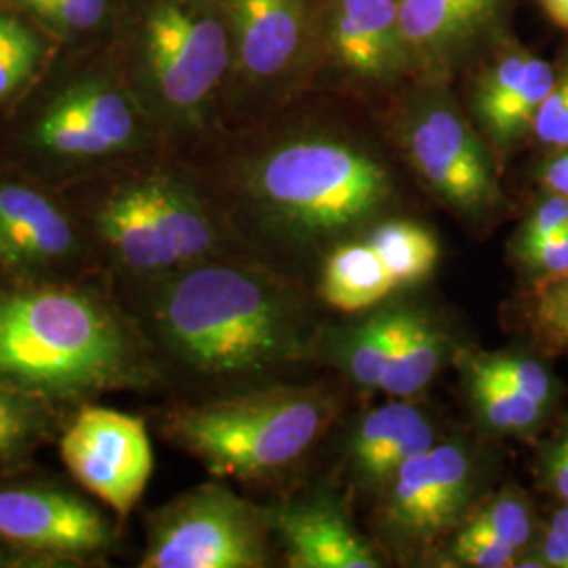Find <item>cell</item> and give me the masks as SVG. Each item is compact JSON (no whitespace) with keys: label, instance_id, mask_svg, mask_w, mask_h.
<instances>
[{"label":"cell","instance_id":"6da1fadb","mask_svg":"<svg viewBox=\"0 0 568 568\" xmlns=\"http://www.w3.org/2000/svg\"><path fill=\"white\" fill-rule=\"evenodd\" d=\"M190 161L244 244L356 236L400 201L386 150L344 122L302 116V100L270 121L225 133Z\"/></svg>","mask_w":568,"mask_h":568},{"label":"cell","instance_id":"7a4b0ae2","mask_svg":"<svg viewBox=\"0 0 568 568\" xmlns=\"http://www.w3.org/2000/svg\"><path fill=\"white\" fill-rule=\"evenodd\" d=\"M161 373L196 400L272 384L307 361L316 335L302 295L253 253L192 265L116 295Z\"/></svg>","mask_w":568,"mask_h":568},{"label":"cell","instance_id":"3957f363","mask_svg":"<svg viewBox=\"0 0 568 568\" xmlns=\"http://www.w3.org/2000/svg\"><path fill=\"white\" fill-rule=\"evenodd\" d=\"M0 386L58 405L163 392L142 331L102 276L0 281Z\"/></svg>","mask_w":568,"mask_h":568},{"label":"cell","instance_id":"277c9868","mask_svg":"<svg viewBox=\"0 0 568 568\" xmlns=\"http://www.w3.org/2000/svg\"><path fill=\"white\" fill-rule=\"evenodd\" d=\"M116 295L251 253L194 161L159 148L60 190Z\"/></svg>","mask_w":568,"mask_h":568},{"label":"cell","instance_id":"5b68a950","mask_svg":"<svg viewBox=\"0 0 568 568\" xmlns=\"http://www.w3.org/2000/svg\"><path fill=\"white\" fill-rule=\"evenodd\" d=\"M164 148L110 47L61 49L0 112V169L63 190L112 164Z\"/></svg>","mask_w":568,"mask_h":568},{"label":"cell","instance_id":"8992f818","mask_svg":"<svg viewBox=\"0 0 568 568\" xmlns=\"http://www.w3.org/2000/svg\"><path fill=\"white\" fill-rule=\"evenodd\" d=\"M112 51L164 148L196 159L224 135L225 0H124Z\"/></svg>","mask_w":568,"mask_h":568},{"label":"cell","instance_id":"52a82bcc","mask_svg":"<svg viewBox=\"0 0 568 568\" xmlns=\"http://www.w3.org/2000/svg\"><path fill=\"white\" fill-rule=\"evenodd\" d=\"M333 413L321 387L264 384L173 403L156 429L213 478L260 485L295 466L325 434Z\"/></svg>","mask_w":568,"mask_h":568},{"label":"cell","instance_id":"ba28073f","mask_svg":"<svg viewBox=\"0 0 568 568\" xmlns=\"http://www.w3.org/2000/svg\"><path fill=\"white\" fill-rule=\"evenodd\" d=\"M384 135L427 194L467 224L508 211L499 159L469 119L455 81L413 77L382 112Z\"/></svg>","mask_w":568,"mask_h":568},{"label":"cell","instance_id":"9c48e42d","mask_svg":"<svg viewBox=\"0 0 568 568\" xmlns=\"http://www.w3.org/2000/svg\"><path fill=\"white\" fill-rule=\"evenodd\" d=\"M232 60L225 133L270 121L316 91L325 0H225Z\"/></svg>","mask_w":568,"mask_h":568},{"label":"cell","instance_id":"30bf717a","mask_svg":"<svg viewBox=\"0 0 568 568\" xmlns=\"http://www.w3.org/2000/svg\"><path fill=\"white\" fill-rule=\"evenodd\" d=\"M121 525L77 483L34 466L0 471V568L103 567Z\"/></svg>","mask_w":568,"mask_h":568},{"label":"cell","instance_id":"8fae6325","mask_svg":"<svg viewBox=\"0 0 568 568\" xmlns=\"http://www.w3.org/2000/svg\"><path fill=\"white\" fill-rule=\"evenodd\" d=\"M140 568H264L272 565L274 509L220 478L145 514Z\"/></svg>","mask_w":568,"mask_h":568},{"label":"cell","instance_id":"7c38bea8","mask_svg":"<svg viewBox=\"0 0 568 568\" xmlns=\"http://www.w3.org/2000/svg\"><path fill=\"white\" fill-rule=\"evenodd\" d=\"M413 79L398 0H325L314 93L384 112Z\"/></svg>","mask_w":568,"mask_h":568},{"label":"cell","instance_id":"4fadbf2b","mask_svg":"<svg viewBox=\"0 0 568 568\" xmlns=\"http://www.w3.org/2000/svg\"><path fill=\"white\" fill-rule=\"evenodd\" d=\"M95 276V251L60 190L0 169V281Z\"/></svg>","mask_w":568,"mask_h":568},{"label":"cell","instance_id":"5bb4252c","mask_svg":"<svg viewBox=\"0 0 568 568\" xmlns=\"http://www.w3.org/2000/svg\"><path fill=\"white\" fill-rule=\"evenodd\" d=\"M58 450L70 480L121 523L140 506L154 471L143 417L84 403L63 427Z\"/></svg>","mask_w":568,"mask_h":568},{"label":"cell","instance_id":"9a60e30c","mask_svg":"<svg viewBox=\"0 0 568 568\" xmlns=\"http://www.w3.org/2000/svg\"><path fill=\"white\" fill-rule=\"evenodd\" d=\"M478 480V462L462 440L436 443L398 467L384 487V532L400 548L438 541L466 516Z\"/></svg>","mask_w":568,"mask_h":568},{"label":"cell","instance_id":"2e32d148","mask_svg":"<svg viewBox=\"0 0 568 568\" xmlns=\"http://www.w3.org/2000/svg\"><path fill=\"white\" fill-rule=\"evenodd\" d=\"M413 77L457 82L514 37L516 0H398Z\"/></svg>","mask_w":568,"mask_h":568},{"label":"cell","instance_id":"e0dca14e","mask_svg":"<svg viewBox=\"0 0 568 568\" xmlns=\"http://www.w3.org/2000/svg\"><path fill=\"white\" fill-rule=\"evenodd\" d=\"M556 79V63L511 39L478 61L466 77L467 114L499 163L520 150Z\"/></svg>","mask_w":568,"mask_h":568},{"label":"cell","instance_id":"ac0fdd59","mask_svg":"<svg viewBox=\"0 0 568 568\" xmlns=\"http://www.w3.org/2000/svg\"><path fill=\"white\" fill-rule=\"evenodd\" d=\"M274 532L293 568H379L382 560L344 511L326 501L274 509Z\"/></svg>","mask_w":568,"mask_h":568},{"label":"cell","instance_id":"d6986e66","mask_svg":"<svg viewBox=\"0 0 568 568\" xmlns=\"http://www.w3.org/2000/svg\"><path fill=\"white\" fill-rule=\"evenodd\" d=\"M436 445L426 413L405 398L368 410L354 429L347 459L356 483L384 488L398 467Z\"/></svg>","mask_w":568,"mask_h":568},{"label":"cell","instance_id":"ffe728a7","mask_svg":"<svg viewBox=\"0 0 568 568\" xmlns=\"http://www.w3.org/2000/svg\"><path fill=\"white\" fill-rule=\"evenodd\" d=\"M77 408L0 386V471L34 466L42 448L58 445Z\"/></svg>","mask_w":568,"mask_h":568},{"label":"cell","instance_id":"44dd1931","mask_svg":"<svg viewBox=\"0 0 568 568\" xmlns=\"http://www.w3.org/2000/svg\"><path fill=\"white\" fill-rule=\"evenodd\" d=\"M447 358V337L438 323L415 305H400L398 337L382 389L392 398L422 394Z\"/></svg>","mask_w":568,"mask_h":568},{"label":"cell","instance_id":"7402d4cb","mask_svg":"<svg viewBox=\"0 0 568 568\" xmlns=\"http://www.w3.org/2000/svg\"><path fill=\"white\" fill-rule=\"evenodd\" d=\"M398 291L386 265L365 239L335 244L323 265L321 295L339 312L375 307Z\"/></svg>","mask_w":568,"mask_h":568},{"label":"cell","instance_id":"603a6c76","mask_svg":"<svg viewBox=\"0 0 568 568\" xmlns=\"http://www.w3.org/2000/svg\"><path fill=\"white\" fill-rule=\"evenodd\" d=\"M60 51V42L30 16L0 4V112L20 100Z\"/></svg>","mask_w":568,"mask_h":568},{"label":"cell","instance_id":"cb8c5ba5","mask_svg":"<svg viewBox=\"0 0 568 568\" xmlns=\"http://www.w3.org/2000/svg\"><path fill=\"white\" fill-rule=\"evenodd\" d=\"M49 32L61 49L110 47L124 0H9Z\"/></svg>","mask_w":568,"mask_h":568},{"label":"cell","instance_id":"d4e9b609","mask_svg":"<svg viewBox=\"0 0 568 568\" xmlns=\"http://www.w3.org/2000/svg\"><path fill=\"white\" fill-rule=\"evenodd\" d=\"M361 236L379 255L398 288L424 283L440 260L436 236L415 220L387 215L368 225Z\"/></svg>","mask_w":568,"mask_h":568},{"label":"cell","instance_id":"484cf974","mask_svg":"<svg viewBox=\"0 0 568 568\" xmlns=\"http://www.w3.org/2000/svg\"><path fill=\"white\" fill-rule=\"evenodd\" d=\"M459 363L471 408L488 432L501 436H530L546 424L551 408L535 403L506 382L471 365L464 356H459Z\"/></svg>","mask_w":568,"mask_h":568},{"label":"cell","instance_id":"4316f807","mask_svg":"<svg viewBox=\"0 0 568 568\" xmlns=\"http://www.w3.org/2000/svg\"><path fill=\"white\" fill-rule=\"evenodd\" d=\"M398 321L400 305H392L371 314L363 325L349 328L339 339V365L356 386L382 389L398 337Z\"/></svg>","mask_w":568,"mask_h":568},{"label":"cell","instance_id":"83f0119b","mask_svg":"<svg viewBox=\"0 0 568 568\" xmlns=\"http://www.w3.org/2000/svg\"><path fill=\"white\" fill-rule=\"evenodd\" d=\"M471 365L506 382L508 386L523 392L539 405L554 408L558 398V382L549 366L523 349H499V352H462Z\"/></svg>","mask_w":568,"mask_h":568},{"label":"cell","instance_id":"f1b7e54d","mask_svg":"<svg viewBox=\"0 0 568 568\" xmlns=\"http://www.w3.org/2000/svg\"><path fill=\"white\" fill-rule=\"evenodd\" d=\"M467 527L488 532L490 537L508 544L518 549L523 556L532 546L537 523L532 506L518 488H504L499 495H495L485 508L480 509Z\"/></svg>","mask_w":568,"mask_h":568},{"label":"cell","instance_id":"f546056e","mask_svg":"<svg viewBox=\"0 0 568 568\" xmlns=\"http://www.w3.org/2000/svg\"><path fill=\"white\" fill-rule=\"evenodd\" d=\"M532 337L551 352H568V276L535 284L525 304Z\"/></svg>","mask_w":568,"mask_h":568},{"label":"cell","instance_id":"4dcf8cb0","mask_svg":"<svg viewBox=\"0 0 568 568\" xmlns=\"http://www.w3.org/2000/svg\"><path fill=\"white\" fill-rule=\"evenodd\" d=\"M554 63L556 79L537 112L530 135V142L546 152H558L568 145V47Z\"/></svg>","mask_w":568,"mask_h":568},{"label":"cell","instance_id":"1f68e13d","mask_svg":"<svg viewBox=\"0 0 568 568\" xmlns=\"http://www.w3.org/2000/svg\"><path fill=\"white\" fill-rule=\"evenodd\" d=\"M511 257L532 283L568 276V232L544 239H514Z\"/></svg>","mask_w":568,"mask_h":568},{"label":"cell","instance_id":"d6a6232c","mask_svg":"<svg viewBox=\"0 0 568 568\" xmlns=\"http://www.w3.org/2000/svg\"><path fill=\"white\" fill-rule=\"evenodd\" d=\"M455 565L474 568L518 567L523 554L508 544L490 537L488 532L467 527L455 537L450 546Z\"/></svg>","mask_w":568,"mask_h":568},{"label":"cell","instance_id":"836d02e7","mask_svg":"<svg viewBox=\"0 0 568 568\" xmlns=\"http://www.w3.org/2000/svg\"><path fill=\"white\" fill-rule=\"evenodd\" d=\"M568 232V199L562 194H554L541 190L539 199L532 203L530 211L516 232L514 239H544L551 234H562Z\"/></svg>","mask_w":568,"mask_h":568},{"label":"cell","instance_id":"e575fe53","mask_svg":"<svg viewBox=\"0 0 568 568\" xmlns=\"http://www.w3.org/2000/svg\"><path fill=\"white\" fill-rule=\"evenodd\" d=\"M537 476L554 497L568 504V424L539 450Z\"/></svg>","mask_w":568,"mask_h":568},{"label":"cell","instance_id":"d590c367","mask_svg":"<svg viewBox=\"0 0 568 568\" xmlns=\"http://www.w3.org/2000/svg\"><path fill=\"white\" fill-rule=\"evenodd\" d=\"M535 180L541 190L568 199V152H546V156L535 166Z\"/></svg>","mask_w":568,"mask_h":568},{"label":"cell","instance_id":"8d00e7d4","mask_svg":"<svg viewBox=\"0 0 568 568\" xmlns=\"http://www.w3.org/2000/svg\"><path fill=\"white\" fill-rule=\"evenodd\" d=\"M541 11L546 13L556 28L568 32V0H537Z\"/></svg>","mask_w":568,"mask_h":568},{"label":"cell","instance_id":"74e56055","mask_svg":"<svg viewBox=\"0 0 568 568\" xmlns=\"http://www.w3.org/2000/svg\"><path fill=\"white\" fill-rule=\"evenodd\" d=\"M548 527L558 530L560 535H565L568 539V504H565L562 508L556 509L549 518Z\"/></svg>","mask_w":568,"mask_h":568},{"label":"cell","instance_id":"f35d334b","mask_svg":"<svg viewBox=\"0 0 568 568\" xmlns=\"http://www.w3.org/2000/svg\"><path fill=\"white\" fill-rule=\"evenodd\" d=\"M7 2H9V0H0V4H7Z\"/></svg>","mask_w":568,"mask_h":568},{"label":"cell","instance_id":"ab89813d","mask_svg":"<svg viewBox=\"0 0 568 568\" xmlns=\"http://www.w3.org/2000/svg\"><path fill=\"white\" fill-rule=\"evenodd\" d=\"M565 152H568V145H567V148H565Z\"/></svg>","mask_w":568,"mask_h":568}]
</instances>
